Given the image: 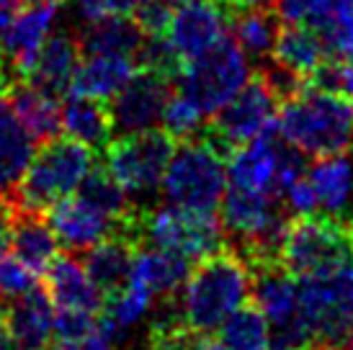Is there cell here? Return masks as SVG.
<instances>
[{
  "instance_id": "cell-19",
  "label": "cell",
  "mask_w": 353,
  "mask_h": 350,
  "mask_svg": "<svg viewBox=\"0 0 353 350\" xmlns=\"http://www.w3.org/2000/svg\"><path fill=\"white\" fill-rule=\"evenodd\" d=\"M191 273V262L176 253H168L163 247L150 243H139L132 260L129 281L142 291H148L155 302L176 296Z\"/></svg>"
},
{
  "instance_id": "cell-30",
  "label": "cell",
  "mask_w": 353,
  "mask_h": 350,
  "mask_svg": "<svg viewBox=\"0 0 353 350\" xmlns=\"http://www.w3.org/2000/svg\"><path fill=\"white\" fill-rule=\"evenodd\" d=\"M75 194H78L80 201H85V204H90L93 209H99L101 214L111 216L114 222L121 224V229H124V224L139 212L137 206L129 201V196L124 194V188L117 183V178L108 173L106 165L90 167L88 173H85V178L80 181Z\"/></svg>"
},
{
  "instance_id": "cell-46",
  "label": "cell",
  "mask_w": 353,
  "mask_h": 350,
  "mask_svg": "<svg viewBox=\"0 0 353 350\" xmlns=\"http://www.w3.org/2000/svg\"><path fill=\"white\" fill-rule=\"evenodd\" d=\"M168 3H170V6L176 8V6H181V3H186V0H168Z\"/></svg>"
},
{
  "instance_id": "cell-22",
  "label": "cell",
  "mask_w": 353,
  "mask_h": 350,
  "mask_svg": "<svg viewBox=\"0 0 353 350\" xmlns=\"http://www.w3.org/2000/svg\"><path fill=\"white\" fill-rule=\"evenodd\" d=\"M44 273H47V294L57 307L101 311L106 302V294L93 283L85 265L72 253L57 255Z\"/></svg>"
},
{
  "instance_id": "cell-29",
  "label": "cell",
  "mask_w": 353,
  "mask_h": 350,
  "mask_svg": "<svg viewBox=\"0 0 353 350\" xmlns=\"http://www.w3.org/2000/svg\"><path fill=\"white\" fill-rule=\"evenodd\" d=\"M325 59H327V52L323 47L320 34L312 26L289 23L279 34L271 62H276L279 68L289 70L292 75L302 78L304 83H310V78L320 70Z\"/></svg>"
},
{
  "instance_id": "cell-33",
  "label": "cell",
  "mask_w": 353,
  "mask_h": 350,
  "mask_svg": "<svg viewBox=\"0 0 353 350\" xmlns=\"http://www.w3.org/2000/svg\"><path fill=\"white\" fill-rule=\"evenodd\" d=\"M39 286V273L31 271L16 255H0V302L16 299Z\"/></svg>"
},
{
  "instance_id": "cell-20",
  "label": "cell",
  "mask_w": 353,
  "mask_h": 350,
  "mask_svg": "<svg viewBox=\"0 0 353 350\" xmlns=\"http://www.w3.org/2000/svg\"><path fill=\"white\" fill-rule=\"evenodd\" d=\"M13 255L26 262L31 271L41 273L57 258L59 243L54 237L50 219L39 209L21 206L10 198V245Z\"/></svg>"
},
{
  "instance_id": "cell-31",
  "label": "cell",
  "mask_w": 353,
  "mask_h": 350,
  "mask_svg": "<svg viewBox=\"0 0 353 350\" xmlns=\"http://www.w3.org/2000/svg\"><path fill=\"white\" fill-rule=\"evenodd\" d=\"M214 335L227 350H271L268 322L253 302L240 307Z\"/></svg>"
},
{
  "instance_id": "cell-49",
  "label": "cell",
  "mask_w": 353,
  "mask_h": 350,
  "mask_svg": "<svg viewBox=\"0 0 353 350\" xmlns=\"http://www.w3.org/2000/svg\"><path fill=\"white\" fill-rule=\"evenodd\" d=\"M345 350H353V345H351V348H345Z\"/></svg>"
},
{
  "instance_id": "cell-11",
  "label": "cell",
  "mask_w": 353,
  "mask_h": 350,
  "mask_svg": "<svg viewBox=\"0 0 353 350\" xmlns=\"http://www.w3.org/2000/svg\"><path fill=\"white\" fill-rule=\"evenodd\" d=\"M281 98L274 90V85L263 78V72H253L250 80L235 93L232 101L209 119L206 134L214 139L227 152L240 145L253 142L255 136L265 134L276 127Z\"/></svg>"
},
{
  "instance_id": "cell-26",
  "label": "cell",
  "mask_w": 353,
  "mask_h": 350,
  "mask_svg": "<svg viewBox=\"0 0 353 350\" xmlns=\"http://www.w3.org/2000/svg\"><path fill=\"white\" fill-rule=\"evenodd\" d=\"M142 39H145V34L129 13H108L103 19L85 23L78 34L83 54H127V57H134Z\"/></svg>"
},
{
  "instance_id": "cell-24",
  "label": "cell",
  "mask_w": 353,
  "mask_h": 350,
  "mask_svg": "<svg viewBox=\"0 0 353 350\" xmlns=\"http://www.w3.org/2000/svg\"><path fill=\"white\" fill-rule=\"evenodd\" d=\"M230 29H232V39L243 54L255 65H265L274 57L276 41L279 34L284 29V19L268 8H243L232 10L230 19Z\"/></svg>"
},
{
  "instance_id": "cell-13",
  "label": "cell",
  "mask_w": 353,
  "mask_h": 350,
  "mask_svg": "<svg viewBox=\"0 0 353 350\" xmlns=\"http://www.w3.org/2000/svg\"><path fill=\"white\" fill-rule=\"evenodd\" d=\"M230 19L232 10L219 0H186L170 13L165 39L176 49L181 62H188L225 39Z\"/></svg>"
},
{
  "instance_id": "cell-45",
  "label": "cell",
  "mask_w": 353,
  "mask_h": 350,
  "mask_svg": "<svg viewBox=\"0 0 353 350\" xmlns=\"http://www.w3.org/2000/svg\"><path fill=\"white\" fill-rule=\"evenodd\" d=\"M23 6V0H0V8H6V10H16Z\"/></svg>"
},
{
  "instance_id": "cell-27",
  "label": "cell",
  "mask_w": 353,
  "mask_h": 350,
  "mask_svg": "<svg viewBox=\"0 0 353 350\" xmlns=\"http://www.w3.org/2000/svg\"><path fill=\"white\" fill-rule=\"evenodd\" d=\"M134 250L137 243L129 240L127 234H111L85 253V271L106 296L127 286Z\"/></svg>"
},
{
  "instance_id": "cell-16",
  "label": "cell",
  "mask_w": 353,
  "mask_h": 350,
  "mask_svg": "<svg viewBox=\"0 0 353 350\" xmlns=\"http://www.w3.org/2000/svg\"><path fill=\"white\" fill-rule=\"evenodd\" d=\"M50 212V224L54 229L57 243L68 250V253H88L93 245L106 240L111 234H121V224L114 222L111 216L101 214L99 209L75 198H62L54 206L47 209Z\"/></svg>"
},
{
  "instance_id": "cell-6",
  "label": "cell",
  "mask_w": 353,
  "mask_h": 350,
  "mask_svg": "<svg viewBox=\"0 0 353 350\" xmlns=\"http://www.w3.org/2000/svg\"><path fill=\"white\" fill-rule=\"evenodd\" d=\"M173 150L176 139L163 129H148L108 142V173L117 178V183L124 188V194L137 209H148L155 204Z\"/></svg>"
},
{
  "instance_id": "cell-3",
  "label": "cell",
  "mask_w": 353,
  "mask_h": 350,
  "mask_svg": "<svg viewBox=\"0 0 353 350\" xmlns=\"http://www.w3.org/2000/svg\"><path fill=\"white\" fill-rule=\"evenodd\" d=\"M227 191V150L201 132L178 142L165 167L160 198L196 214H216Z\"/></svg>"
},
{
  "instance_id": "cell-36",
  "label": "cell",
  "mask_w": 353,
  "mask_h": 350,
  "mask_svg": "<svg viewBox=\"0 0 353 350\" xmlns=\"http://www.w3.org/2000/svg\"><path fill=\"white\" fill-rule=\"evenodd\" d=\"M170 13H173V6L168 0H145L142 6L132 10V19L137 21L145 37H152V34H165Z\"/></svg>"
},
{
  "instance_id": "cell-4",
  "label": "cell",
  "mask_w": 353,
  "mask_h": 350,
  "mask_svg": "<svg viewBox=\"0 0 353 350\" xmlns=\"http://www.w3.org/2000/svg\"><path fill=\"white\" fill-rule=\"evenodd\" d=\"M96 165V152L70 136H54L34 150L26 173L13 191V201L29 209L47 212L62 198L78 191L80 181Z\"/></svg>"
},
{
  "instance_id": "cell-9",
  "label": "cell",
  "mask_w": 353,
  "mask_h": 350,
  "mask_svg": "<svg viewBox=\"0 0 353 350\" xmlns=\"http://www.w3.org/2000/svg\"><path fill=\"white\" fill-rule=\"evenodd\" d=\"M250 302L268 322L271 350L314 348L310 327L304 322L296 278L276 260L253 265V299Z\"/></svg>"
},
{
  "instance_id": "cell-23",
  "label": "cell",
  "mask_w": 353,
  "mask_h": 350,
  "mask_svg": "<svg viewBox=\"0 0 353 350\" xmlns=\"http://www.w3.org/2000/svg\"><path fill=\"white\" fill-rule=\"evenodd\" d=\"M59 129L80 145L96 150H106L114 139L108 106L99 98H88L72 93L59 108Z\"/></svg>"
},
{
  "instance_id": "cell-40",
  "label": "cell",
  "mask_w": 353,
  "mask_h": 350,
  "mask_svg": "<svg viewBox=\"0 0 353 350\" xmlns=\"http://www.w3.org/2000/svg\"><path fill=\"white\" fill-rule=\"evenodd\" d=\"M219 3H225L230 10H243V8H268V6H274L279 0H219Z\"/></svg>"
},
{
  "instance_id": "cell-35",
  "label": "cell",
  "mask_w": 353,
  "mask_h": 350,
  "mask_svg": "<svg viewBox=\"0 0 353 350\" xmlns=\"http://www.w3.org/2000/svg\"><path fill=\"white\" fill-rule=\"evenodd\" d=\"M279 16L286 23H299V26H312L317 29L327 13H330V0H279Z\"/></svg>"
},
{
  "instance_id": "cell-10",
  "label": "cell",
  "mask_w": 353,
  "mask_h": 350,
  "mask_svg": "<svg viewBox=\"0 0 353 350\" xmlns=\"http://www.w3.org/2000/svg\"><path fill=\"white\" fill-rule=\"evenodd\" d=\"M139 243H150L168 253L199 262L225 247V232L216 214H196L178 206H148L139 212Z\"/></svg>"
},
{
  "instance_id": "cell-41",
  "label": "cell",
  "mask_w": 353,
  "mask_h": 350,
  "mask_svg": "<svg viewBox=\"0 0 353 350\" xmlns=\"http://www.w3.org/2000/svg\"><path fill=\"white\" fill-rule=\"evenodd\" d=\"M191 350H227V348L216 340L214 335H199L196 340H194V345H191Z\"/></svg>"
},
{
  "instance_id": "cell-37",
  "label": "cell",
  "mask_w": 353,
  "mask_h": 350,
  "mask_svg": "<svg viewBox=\"0 0 353 350\" xmlns=\"http://www.w3.org/2000/svg\"><path fill=\"white\" fill-rule=\"evenodd\" d=\"M47 350H119V348L108 340L103 332L96 330L90 332V335H85V338H78V340H57Z\"/></svg>"
},
{
  "instance_id": "cell-42",
  "label": "cell",
  "mask_w": 353,
  "mask_h": 350,
  "mask_svg": "<svg viewBox=\"0 0 353 350\" xmlns=\"http://www.w3.org/2000/svg\"><path fill=\"white\" fill-rule=\"evenodd\" d=\"M341 93L348 98L353 106V65H343V78H341Z\"/></svg>"
},
{
  "instance_id": "cell-39",
  "label": "cell",
  "mask_w": 353,
  "mask_h": 350,
  "mask_svg": "<svg viewBox=\"0 0 353 350\" xmlns=\"http://www.w3.org/2000/svg\"><path fill=\"white\" fill-rule=\"evenodd\" d=\"M10 16H13V10L0 8V88L6 85V80L8 78H13V75L8 72V68H6V62H3V34H6V29H8Z\"/></svg>"
},
{
  "instance_id": "cell-21",
  "label": "cell",
  "mask_w": 353,
  "mask_h": 350,
  "mask_svg": "<svg viewBox=\"0 0 353 350\" xmlns=\"http://www.w3.org/2000/svg\"><path fill=\"white\" fill-rule=\"evenodd\" d=\"M0 96L37 145H44L59 134V106L54 96L34 88L23 78L6 80V85L0 88Z\"/></svg>"
},
{
  "instance_id": "cell-32",
  "label": "cell",
  "mask_w": 353,
  "mask_h": 350,
  "mask_svg": "<svg viewBox=\"0 0 353 350\" xmlns=\"http://www.w3.org/2000/svg\"><path fill=\"white\" fill-rule=\"evenodd\" d=\"M204 121H206L204 114L186 96H181L176 88H173V96L168 101L163 121H160L163 132H168L176 142H183V139L201 134L204 132Z\"/></svg>"
},
{
  "instance_id": "cell-7",
  "label": "cell",
  "mask_w": 353,
  "mask_h": 350,
  "mask_svg": "<svg viewBox=\"0 0 353 350\" xmlns=\"http://www.w3.org/2000/svg\"><path fill=\"white\" fill-rule=\"evenodd\" d=\"M250 75V59L243 54L232 37H225L209 52L183 62L173 88L181 96H186L206 119H212L227 101L235 98Z\"/></svg>"
},
{
  "instance_id": "cell-48",
  "label": "cell",
  "mask_w": 353,
  "mask_h": 350,
  "mask_svg": "<svg viewBox=\"0 0 353 350\" xmlns=\"http://www.w3.org/2000/svg\"><path fill=\"white\" fill-rule=\"evenodd\" d=\"M307 350H325V348H307Z\"/></svg>"
},
{
  "instance_id": "cell-17",
  "label": "cell",
  "mask_w": 353,
  "mask_h": 350,
  "mask_svg": "<svg viewBox=\"0 0 353 350\" xmlns=\"http://www.w3.org/2000/svg\"><path fill=\"white\" fill-rule=\"evenodd\" d=\"M307 181L314 191L317 214L348 224L353 214V157L348 152L314 157L307 165Z\"/></svg>"
},
{
  "instance_id": "cell-38",
  "label": "cell",
  "mask_w": 353,
  "mask_h": 350,
  "mask_svg": "<svg viewBox=\"0 0 353 350\" xmlns=\"http://www.w3.org/2000/svg\"><path fill=\"white\" fill-rule=\"evenodd\" d=\"M10 245V196H0V255Z\"/></svg>"
},
{
  "instance_id": "cell-18",
  "label": "cell",
  "mask_w": 353,
  "mask_h": 350,
  "mask_svg": "<svg viewBox=\"0 0 353 350\" xmlns=\"http://www.w3.org/2000/svg\"><path fill=\"white\" fill-rule=\"evenodd\" d=\"M80 41L78 37L68 29L52 31L47 41L41 44L39 54L34 59L31 70L26 72V83L39 88L54 98H62L70 93L72 75L80 62Z\"/></svg>"
},
{
  "instance_id": "cell-12",
  "label": "cell",
  "mask_w": 353,
  "mask_h": 350,
  "mask_svg": "<svg viewBox=\"0 0 353 350\" xmlns=\"http://www.w3.org/2000/svg\"><path fill=\"white\" fill-rule=\"evenodd\" d=\"M170 96H173L170 75L150 68L134 70L132 78L108 98V116H111L114 136L157 129Z\"/></svg>"
},
{
  "instance_id": "cell-34",
  "label": "cell",
  "mask_w": 353,
  "mask_h": 350,
  "mask_svg": "<svg viewBox=\"0 0 353 350\" xmlns=\"http://www.w3.org/2000/svg\"><path fill=\"white\" fill-rule=\"evenodd\" d=\"M99 330V311L57 307L54 311V338L57 340H78Z\"/></svg>"
},
{
  "instance_id": "cell-28",
  "label": "cell",
  "mask_w": 353,
  "mask_h": 350,
  "mask_svg": "<svg viewBox=\"0 0 353 350\" xmlns=\"http://www.w3.org/2000/svg\"><path fill=\"white\" fill-rule=\"evenodd\" d=\"M34 147L37 142L0 96V196H13L34 157Z\"/></svg>"
},
{
  "instance_id": "cell-5",
  "label": "cell",
  "mask_w": 353,
  "mask_h": 350,
  "mask_svg": "<svg viewBox=\"0 0 353 350\" xmlns=\"http://www.w3.org/2000/svg\"><path fill=\"white\" fill-rule=\"evenodd\" d=\"M296 278V276H294ZM304 322L314 348L345 350L353 345V260L333 271L296 278Z\"/></svg>"
},
{
  "instance_id": "cell-43",
  "label": "cell",
  "mask_w": 353,
  "mask_h": 350,
  "mask_svg": "<svg viewBox=\"0 0 353 350\" xmlns=\"http://www.w3.org/2000/svg\"><path fill=\"white\" fill-rule=\"evenodd\" d=\"M145 0H108V6H111V13H132V10L142 6Z\"/></svg>"
},
{
  "instance_id": "cell-44",
  "label": "cell",
  "mask_w": 353,
  "mask_h": 350,
  "mask_svg": "<svg viewBox=\"0 0 353 350\" xmlns=\"http://www.w3.org/2000/svg\"><path fill=\"white\" fill-rule=\"evenodd\" d=\"M0 350H13V342H10L8 332H6V325L0 320Z\"/></svg>"
},
{
  "instance_id": "cell-2",
  "label": "cell",
  "mask_w": 353,
  "mask_h": 350,
  "mask_svg": "<svg viewBox=\"0 0 353 350\" xmlns=\"http://www.w3.org/2000/svg\"><path fill=\"white\" fill-rule=\"evenodd\" d=\"M276 132L304 157L348 152L353 147V106L343 93L307 83L281 101Z\"/></svg>"
},
{
  "instance_id": "cell-1",
  "label": "cell",
  "mask_w": 353,
  "mask_h": 350,
  "mask_svg": "<svg viewBox=\"0 0 353 350\" xmlns=\"http://www.w3.org/2000/svg\"><path fill=\"white\" fill-rule=\"evenodd\" d=\"M253 299V265L237 253L219 247L191 268L178 291L183 327L194 335H214L240 307Z\"/></svg>"
},
{
  "instance_id": "cell-8",
  "label": "cell",
  "mask_w": 353,
  "mask_h": 350,
  "mask_svg": "<svg viewBox=\"0 0 353 350\" xmlns=\"http://www.w3.org/2000/svg\"><path fill=\"white\" fill-rule=\"evenodd\" d=\"M353 260V229L323 214L296 216L289 222L276 262L292 276H314Z\"/></svg>"
},
{
  "instance_id": "cell-25",
  "label": "cell",
  "mask_w": 353,
  "mask_h": 350,
  "mask_svg": "<svg viewBox=\"0 0 353 350\" xmlns=\"http://www.w3.org/2000/svg\"><path fill=\"white\" fill-rule=\"evenodd\" d=\"M134 70H137L134 57H127V54H85V59H80L75 68L70 90L80 96L108 101L132 78Z\"/></svg>"
},
{
  "instance_id": "cell-15",
  "label": "cell",
  "mask_w": 353,
  "mask_h": 350,
  "mask_svg": "<svg viewBox=\"0 0 353 350\" xmlns=\"http://www.w3.org/2000/svg\"><path fill=\"white\" fill-rule=\"evenodd\" d=\"M0 320L6 325L13 350H47L52 345L54 304L39 286L16 299L0 302Z\"/></svg>"
},
{
  "instance_id": "cell-47",
  "label": "cell",
  "mask_w": 353,
  "mask_h": 350,
  "mask_svg": "<svg viewBox=\"0 0 353 350\" xmlns=\"http://www.w3.org/2000/svg\"><path fill=\"white\" fill-rule=\"evenodd\" d=\"M348 227H351V229H353V214H351V219H348Z\"/></svg>"
},
{
  "instance_id": "cell-14",
  "label": "cell",
  "mask_w": 353,
  "mask_h": 350,
  "mask_svg": "<svg viewBox=\"0 0 353 350\" xmlns=\"http://www.w3.org/2000/svg\"><path fill=\"white\" fill-rule=\"evenodd\" d=\"M62 6V0H23V6L13 10L3 34V57H8L6 68L13 78H26L41 44L54 31Z\"/></svg>"
}]
</instances>
